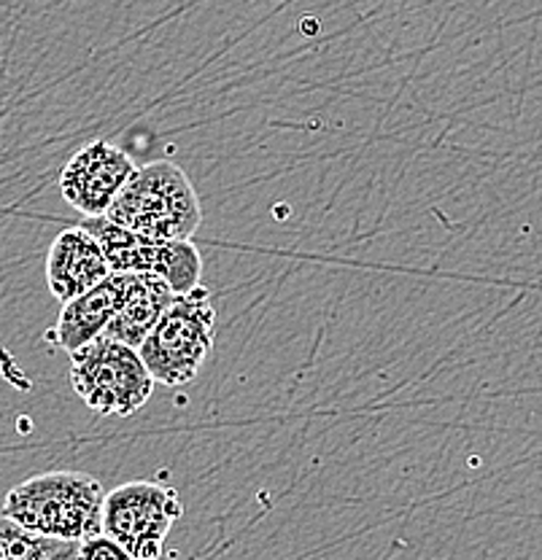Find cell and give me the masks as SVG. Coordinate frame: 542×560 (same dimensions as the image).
Masks as SVG:
<instances>
[{
    "mask_svg": "<svg viewBox=\"0 0 542 560\" xmlns=\"http://www.w3.org/2000/svg\"><path fill=\"white\" fill-rule=\"evenodd\" d=\"M106 490L84 471H46L33 475L5 493L3 512L51 539L81 541L103 530Z\"/></svg>",
    "mask_w": 542,
    "mask_h": 560,
    "instance_id": "6da1fadb",
    "label": "cell"
},
{
    "mask_svg": "<svg viewBox=\"0 0 542 560\" xmlns=\"http://www.w3.org/2000/svg\"><path fill=\"white\" fill-rule=\"evenodd\" d=\"M103 215L141 235L189 241L200 226L203 208L189 175L176 162L160 160L136 167Z\"/></svg>",
    "mask_w": 542,
    "mask_h": 560,
    "instance_id": "7a4b0ae2",
    "label": "cell"
},
{
    "mask_svg": "<svg viewBox=\"0 0 542 560\" xmlns=\"http://www.w3.org/2000/svg\"><path fill=\"white\" fill-rule=\"evenodd\" d=\"M217 337V311L206 285L173 296L157 324L138 346V355L154 383L186 385L200 375Z\"/></svg>",
    "mask_w": 542,
    "mask_h": 560,
    "instance_id": "3957f363",
    "label": "cell"
},
{
    "mask_svg": "<svg viewBox=\"0 0 542 560\" xmlns=\"http://www.w3.org/2000/svg\"><path fill=\"white\" fill-rule=\"evenodd\" d=\"M71 385L90 410L111 418L136 416L154 394L138 350L103 335L71 353Z\"/></svg>",
    "mask_w": 542,
    "mask_h": 560,
    "instance_id": "277c9868",
    "label": "cell"
},
{
    "mask_svg": "<svg viewBox=\"0 0 542 560\" xmlns=\"http://www.w3.org/2000/svg\"><path fill=\"white\" fill-rule=\"evenodd\" d=\"M81 226L95 237L114 272H149L165 280L176 294L203 283V256L192 241H162L125 230L106 215H84Z\"/></svg>",
    "mask_w": 542,
    "mask_h": 560,
    "instance_id": "5b68a950",
    "label": "cell"
},
{
    "mask_svg": "<svg viewBox=\"0 0 542 560\" xmlns=\"http://www.w3.org/2000/svg\"><path fill=\"white\" fill-rule=\"evenodd\" d=\"M184 515L178 493L160 482H125L103 499V530L136 560H157L165 539Z\"/></svg>",
    "mask_w": 542,
    "mask_h": 560,
    "instance_id": "8992f818",
    "label": "cell"
},
{
    "mask_svg": "<svg viewBox=\"0 0 542 560\" xmlns=\"http://www.w3.org/2000/svg\"><path fill=\"white\" fill-rule=\"evenodd\" d=\"M136 162L108 140L81 145L60 173V191L81 215H103L122 186L136 173Z\"/></svg>",
    "mask_w": 542,
    "mask_h": 560,
    "instance_id": "52a82bcc",
    "label": "cell"
},
{
    "mask_svg": "<svg viewBox=\"0 0 542 560\" xmlns=\"http://www.w3.org/2000/svg\"><path fill=\"white\" fill-rule=\"evenodd\" d=\"M111 272L106 254L84 226L62 230L46 254V285L57 302L73 300Z\"/></svg>",
    "mask_w": 542,
    "mask_h": 560,
    "instance_id": "ba28073f",
    "label": "cell"
},
{
    "mask_svg": "<svg viewBox=\"0 0 542 560\" xmlns=\"http://www.w3.org/2000/svg\"><path fill=\"white\" fill-rule=\"evenodd\" d=\"M127 283H130V272L111 270L101 283L81 291L73 300L62 302V311L57 315L55 324L57 346L73 353V350L101 337L111 324V318L119 311L122 300H125Z\"/></svg>",
    "mask_w": 542,
    "mask_h": 560,
    "instance_id": "9c48e42d",
    "label": "cell"
},
{
    "mask_svg": "<svg viewBox=\"0 0 542 560\" xmlns=\"http://www.w3.org/2000/svg\"><path fill=\"white\" fill-rule=\"evenodd\" d=\"M173 296H176V291L162 278L149 276V272H130L125 300H122L119 311L111 318L103 337H111V340H119L138 350L162 311L173 302Z\"/></svg>",
    "mask_w": 542,
    "mask_h": 560,
    "instance_id": "30bf717a",
    "label": "cell"
},
{
    "mask_svg": "<svg viewBox=\"0 0 542 560\" xmlns=\"http://www.w3.org/2000/svg\"><path fill=\"white\" fill-rule=\"evenodd\" d=\"M76 550L79 541L41 536L0 510V560H68Z\"/></svg>",
    "mask_w": 542,
    "mask_h": 560,
    "instance_id": "8fae6325",
    "label": "cell"
},
{
    "mask_svg": "<svg viewBox=\"0 0 542 560\" xmlns=\"http://www.w3.org/2000/svg\"><path fill=\"white\" fill-rule=\"evenodd\" d=\"M76 558L84 560H111V558H130L125 552V547L116 539H111L106 530L95 536H87V539L79 541V550H76Z\"/></svg>",
    "mask_w": 542,
    "mask_h": 560,
    "instance_id": "7c38bea8",
    "label": "cell"
}]
</instances>
